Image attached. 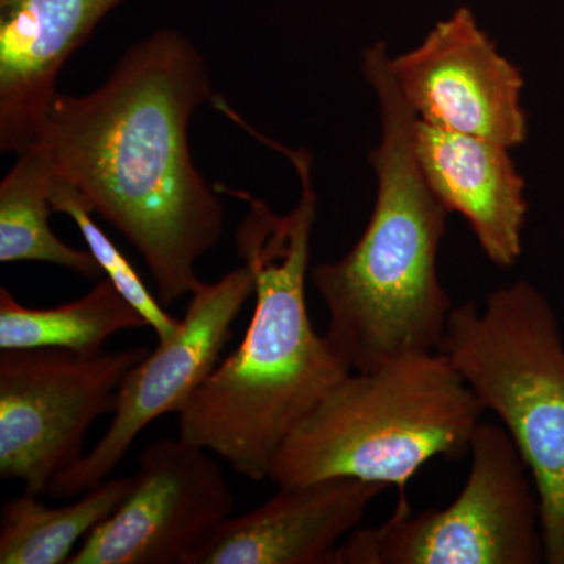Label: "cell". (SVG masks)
Listing matches in <instances>:
<instances>
[{
	"instance_id": "ba28073f",
	"label": "cell",
	"mask_w": 564,
	"mask_h": 564,
	"mask_svg": "<svg viewBox=\"0 0 564 564\" xmlns=\"http://www.w3.org/2000/svg\"><path fill=\"white\" fill-rule=\"evenodd\" d=\"M214 456L182 437L148 445L128 496L68 564H193L236 507Z\"/></svg>"
},
{
	"instance_id": "3957f363",
	"label": "cell",
	"mask_w": 564,
	"mask_h": 564,
	"mask_svg": "<svg viewBox=\"0 0 564 564\" xmlns=\"http://www.w3.org/2000/svg\"><path fill=\"white\" fill-rule=\"evenodd\" d=\"M362 70L377 91L383 124L369 155L377 202L355 247L339 261L311 270L328 311L323 336L352 372L437 351L454 310L437 274L448 210L419 165L417 117L397 85L383 43L364 52Z\"/></svg>"
},
{
	"instance_id": "2e32d148",
	"label": "cell",
	"mask_w": 564,
	"mask_h": 564,
	"mask_svg": "<svg viewBox=\"0 0 564 564\" xmlns=\"http://www.w3.org/2000/svg\"><path fill=\"white\" fill-rule=\"evenodd\" d=\"M52 166L33 144L18 154L0 184V262H46L99 281L101 265L91 251L63 242L52 231Z\"/></svg>"
},
{
	"instance_id": "30bf717a",
	"label": "cell",
	"mask_w": 564,
	"mask_h": 564,
	"mask_svg": "<svg viewBox=\"0 0 564 564\" xmlns=\"http://www.w3.org/2000/svg\"><path fill=\"white\" fill-rule=\"evenodd\" d=\"M391 69L419 121L507 148L524 143L521 70L499 54L473 11L437 22L417 47L391 58Z\"/></svg>"
},
{
	"instance_id": "e0dca14e",
	"label": "cell",
	"mask_w": 564,
	"mask_h": 564,
	"mask_svg": "<svg viewBox=\"0 0 564 564\" xmlns=\"http://www.w3.org/2000/svg\"><path fill=\"white\" fill-rule=\"evenodd\" d=\"M50 199L52 210L73 218L106 278H109L118 292L143 315L150 328L154 329L158 343L170 339L180 328L181 318L173 317L163 310L131 262L99 228L98 223L93 220V212L82 202L76 188L70 187L68 182L57 180L52 173Z\"/></svg>"
},
{
	"instance_id": "8992f818",
	"label": "cell",
	"mask_w": 564,
	"mask_h": 564,
	"mask_svg": "<svg viewBox=\"0 0 564 564\" xmlns=\"http://www.w3.org/2000/svg\"><path fill=\"white\" fill-rule=\"evenodd\" d=\"M470 469L454 502L414 514L400 496L384 524L352 530L334 564H540L541 502L502 423H478Z\"/></svg>"
},
{
	"instance_id": "7c38bea8",
	"label": "cell",
	"mask_w": 564,
	"mask_h": 564,
	"mask_svg": "<svg viewBox=\"0 0 564 564\" xmlns=\"http://www.w3.org/2000/svg\"><path fill=\"white\" fill-rule=\"evenodd\" d=\"M386 489L348 477L281 486L254 510L229 518L193 564H334Z\"/></svg>"
},
{
	"instance_id": "4fadbf2b",
	"label": "cell",
	"mask_w": 564,
	"mask_h": 564,
	"mask_svg": "<svg viewBox=\"0 0 564 564\" xmlns=\"http://www.w3.org/2000/svg\"><path fill=\"white\" fill-rule=\"evenodd\" d=\"M414 144L423 177L448 214L466 218L489 261L514 265L529 204L510 148L419 120Z\"/></svg>"
},
{
	"instance_id": "277c9868",
	"label": "cell",
	"mask_w": 564,
	"mask_h": 564,
	"mask_svg": "<svg viewBox=\"0 0 564 564\" xmlns=\"http://www.w3.org/2000/svg\"><path fill=\"white\" fill-rule=\"evenodd\" d=\"M484 413L440 351L350 372L293 430L267 480L281 488L358 478L404 496L426 463L469 454Z\"/></svg>"
},
{
	"instance_id": "5bb4252c",
	"label": "cell",
	"mask_w": 564,
	"mask_h": 564,
	"mask_svg": "<svg viewBox=\"0 0 564 564\" xmlns=\"http://www.w3.org/2000/svg\"><path fill=\"white\" fill-rule=\"evenodd\" d=\"M147 326L109 278L96 281L87 295L74 302L44 310L24 306L9 289H0V350L57 348L93 356L117 334Z\"/></svg>"
},
{
	"instance_id": "8fae6325",
	"label": "cell",
	"mask_w": 564,
	"mask_h": 564,
	"mask_svg": "<svg viewBox=\"0 0 564 564\" xmlns=\"http://www.w3.org/2000/svg\"><path fill=\"white\" fill-rule=\"evenodd\" d=\"M126 0H0V150L39 139L58 74Z\"/></svg>"
},
{
	"instance_id": "7a4b0ae2",
	"label": "cell",
	"mask_w": 564,
	"mask_h": 564,
	"mask_svg": "<svg viewBox=\"0 0 564 564\" xmlns=\"http://www.w3.org/2000/svg\"><path fill=\"white\" fill-rule=\"evenodd\" d=\"M292 162L300 202L274 214L248 192L215 185L248 204L236 245L254 276L256 304L243 340L218 362L177 413L180 437L252 481L267 480L293 430L352 372L315 332L306 302L317 196L313 155L261 137Z\"/></svg>"
},
{
	"instance_id": "9c48e42d",
	"label": "cell",
	"mask_w": 564,
	"mask_h": 564,
	"mask_svg": "<svg viewBox=\"0 0 564 564\" xmlns=\"http://www.w3.org/2000/svg\"><path fill=\"white\" fill-rule=\"evenodd\" d=\"M252 295L254 276L247 263L220 280L202 281L192 292L177 332L158 343L126 377L101 440L52 480L47 496L77 497L109 480L147 426L180 413L217 367L231 326Z\"/></svg>"
},
{
	"instance_id": "6da1fadb",
	"label": "cell",
	"mask_w": 564,
	"mask_h": 564,
	"mask_svg": "<svg viewBox=\"0 0 564 564\" xmlns=\"http://www.w3.org/2000/svg\"><path fill=\"white\" fill-rule=\"evenodd\" d=\"M210 96L195 44L159 29L129 47L95 91L58 93L33 143L54 176L137 248L165 306L202 284L196 263L225 228L220 192L196 169L188 143L193 113Z\"/></svg>"
},
{
	"instance_id": "5b68a950",
	"label": "cell",
	"mask_w": 564,
	"mask_h": 564,
	"mask_svg": "<svg viewBox=\"0 0 564 564\" xmlns=\"http://www.w3.org/2000/svg\"><path fill=\"white\" fill-rule=\"evenodd\" d=\"M437 351L499 417L541 502L545 563L564 564V337L554 306L516 281L454 306Z\"/></svg>"
},
{
	"instance_id": "52a82bcc",
	"label": "cell",
	"mask_w": 564,
	"mask_h": 564,
	"mask_svg": "<svg viewBox=\"0 0 564 564\" xmlns=\"http://www.w3.org/2000/svg\"><path fill=\"white\" fill-rule=\"evenodd\" d=\"M150 348L84 356L57 348L0 352V478L46 494L79 462L85 437L113 413L126 377Z\"/></svg>"
},
{
	"instance_id": "9a60e30c",
	"label": "cell",
	"mask_w": 564,
	"mask_h": 564,
	"mask_svg": "<svg viewBox=\"0 0 564 564\" xmlns=\"http://www.w3.org/2000/svg\"><path fill=\"white\" fill-rule=\"evenodd\" d=\"M131 486L132 475L106 480L63 507H47L28 489L11 497L2 508L0 563L68 564L77 543L117 510Z\"/></svg>"
}]
</instances>
